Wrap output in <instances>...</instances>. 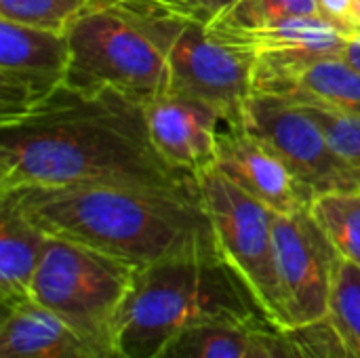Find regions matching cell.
<instances>
[{
  "instance_id": "6da1fadb",
  "label": "cell",
  "mask_w": 360,
  "mask_h": 358,
  "mask_svg": "<svg viewBox=\"0 0 360 358\" xmlns=\"http://www.w3.org/2000/svg\"><path fill=\"white\" fill-rule=\"evenodd\" d=\"M0 127V192L198 184L160 156L143 103L118 91L84 93L65 84L30 114Z\"/></svg>"
},
{
  "instance_id": "7a4b0ae2",
  "label": "cell",
  "mask_w": 360,
  "mask_h": 358,
  "mask_svg": "<svg viewBox=\"0 0 360 358\" xmlns=\"http://www.w3.org/2000/svg\"><path fill=\"white\" fill-rule=\"evenodd\" d=\"M49 236L74 241L137 270L200 253L219 243L200 184L190 188L76 186L0 192Z\"/></svg>"
},
{
  "instance_id": "3957f363",
  "label": "cell",
  "mask_w": 360,
  "mask_h": 358,
  "mask_svg": "<svg viewBox=\"0 0 360 358\" xmlns=\"http://www.w3.org/2000/svg\"><path fill=\"white\" fill-rule=\"evenodd\" d=\"M270 323L238 270L217 253L184 255L137 270L114 329L124 358H154L196 325Z\"/></svg>"
},
{
  "instance_id": "277c9868",
  "label": "cell",
  "mask_w": 360,
  "mask_h": 358,
  "mask_svg": "<svg viewBox=\"0 0 360 358\" xmlns=\"http://www.w3.org/2000/svg\"><path fill=\"white\" fill-rule=\"evenodd\" d=\"M177 19L122 4L91 2L68 27V87L118 91L141 103L167 93V44Z\"/></svg>"
},
{
  "instance_id": "5b68a950",
  "label": "cell",
  "mask_w": 360,
  "mask_h": 358,
  "mask_svg": "<svg viewBox=\"0 0 360 358\" xmlns=\"http://www.w3.org/2000/svg\"><path fill=\"white\" fill-rule=\"evenodd\" d=\"M137 268L86 245L51 236L36 279L34 304L99 346L116 350V317L131 293Z\"/></svg>"
},
{
  "instance_id": "8992f818",
  "label": "cell",
  "mask_w": 360,
  "mask_h": 358,
  "mask_svg": "<svg viewBox=\"0 0 360 358\" xmlns=\"http://www.w3.org/2000/svg\"><path fill=\"white\" fill-rule=\"evenodd\" d=\"M205 209L224 257L255 293L274 327L289 329L274 255V211L240 190L215 167L200 177Z\"/></svg>"
},
{
  "instance_id": "52a82bcc",
  "label": "cell",
  "mask_w": 360,
  "mask_h": 358,
  "mask_svg": "<svg viewBox=\"0 0 360 358\" xmlns=\"http://www.w3.org/2000/svg\"><path fill=\"white\" fill-rule=\"evenodd\" d=\"M238 118L247 131L285 160L314 196L359 188L350 167L304 106L285 97L253 93L243 103Z\"/></svg>"
},
{
  "instance_id": "ba28073f",
  "label": "cell",
  "mask_w": 360,
  "mask_h": 358,
  "mask_svg": "<svg viewBox=\"0 0 360 358\" xmlns=\"http://www.w3.org/2000/svg\"><path fill=\"white\" fill-rule=\"evenodd\" d=\"M274 255L289 327L329 319L340 253L310 209L274 213Z\"/></svg>"
},
{
  "instance_id": "9c48e42d",
  "label": "cell",
  "mask_w": 360,
  "mask_h": 358,
  "mask_svg": "<svg viewBox=\"0 0 360 358\" xmlns=\"http://www.w3.org/2000/svg\"><path fill=\"white\" fill-rule=\"evenodd\" d=\"M167 61L169 93L213 103L226 116H238L253 95V59L211 36L205 19L175 21Z\"/></svg>"
},
{
  "instance_id": "30bf717a",
  "label": "cell",
  "mask_w": 360,
  "mask_h": 358,
  "mask_svg": "<svg viewBox=\"0 0 360 358\" xmlns=\"http://www.w3.org/2000/svg\"><path fill=\"white\" fill-rule=\"evenodd\" d=\"M65 34L0 19V124L30 114L68 84Z\"/></svg>"
},
{
  "instance_id": "8fae6325",
  "label": "cell",
  "mask_w": 360,
  "mask_h": 358,
  "mask_svg": "<svg viewBox=\"0 0 360 358\" xmlns=\"http://www.w3.org/2000/svg\"><path fill=\"white\" fill-rule=\"evenodd\" d=\"M215 169L274 213L310 209L314 200L308 186L281 156L247 131L238 116L221 118Z\"/></svg>"
},
{
  "instance_id": "7c38bea8",
  "label": "cell",
  "mask_w": 360,
  "mask_h": 358,
  "mask_svg": "<svg viewBox=\"0 0 360 358\" xmlns=\"http://www.w3.org/2000/svg\"><path fill=\"white\" fill-rule=\"evenodd\" d=\"M143 110L152 141L171 167L194 177L215 167L219 124L226 116L219 108L167 91L146 101Z\"/></svg>"
},
{
  "instance_id": "4fadbf2b",
  "label": "cell",
  "mask_w": 360,
  "mask_h": 358,
  "mask_svg": "<svg viewBox=\"0 0 360 358\" xmlns=\"http://www.w3.org/2000/svg\"><path fill=\"white\" fill-rule=\"evenodd\" d=\"M253 93L360 118V70L344 55L308 63L253 61Z\"/></svg>"
},
{
  "instance_id": "5bb4252c",
  "label": "cell",
  "mask_w": 360,
  "mask_h": 358,
  "mask_svg": "<svg viewBox=\"0 0 360 358\" xmlns=\"http://www.w3.org/2000/svg\"><path fill=\"white\" fill-rule=\"evenodd\" d=\"M211 36L249 55L253 61L268 63H308L323 57H340L350 42L342 27L321 15L291 17L262 30Z\"/></svg>"
},
{
  "instance_id": "9a60e30c",
  "label": "cell",
  "mask_w": 360,
  "mask_h": 358,
  "mask_svg": "<svg viewBox=\"0 0 360 358\" xmlns=\"http://www.w3.org/2000/svg\"><path fill=\"white\" fill-rule=\"evenodd\" d=\"M0 358H124L118 350L95 344L61 319L23 304L2 310Z\"/></svg>"
},
{
  "instance_id": "2e32d148",
  "label": "cell",
  "mask_w": 360,
  "mask_h": 358,
  "mask_svg": "<svg viewBox=\"0 0 360 358\" xmlns=\"http://www.w3.org/2000/svg\"><path fill=\"white\" fill-rule=\"evenodd\" d=\"M36 226L8 198H0V302L2 310L34 304V279L49 243Z\"/></svg>"
},
{
  "instance_id": "e0dca14e",
  "label": "cell",
  "mask_w": 360,
  "mask_h": 358,
  "mask_svg": "<svg viewBox=\"0 0 360 358\" xmlns=\"http://www.w3.org/2000/svg\"><path fill=\"white\" fill-rule=\"evenodd\" d=\"M247 358H348L329 319L306 327L259 323L249 329Z\"/></svg>"
},
{
  "instance_id": "ac0fdd59",
  "label": "cell",
  "mask_w": 360,
  "mask_h": 358,
  "mask_svg": "<svg viewBox=\"0 0 360 358\" xmlns=\"http://www.w3.org/2000/svg\"><path fill=\"white\" fill-rule=\"evenodd\" d=\"M310 213L342 260L360 268V188L314 196Z\"/></svg>"
},
{
  "instance_id": "d6986e66",
  "label": "cell",
  "mask_w": 360,
  "mask_h": 358,
  "mask_svg": "<svg viewBox=\"0 0 360 358\" xmlns=\"http://www.w3.org/2000/svg\"><path fill=\"white\" fill-rule=\"evenodd\" d=\"M251 327L228 323L196 325L175 335L154 358H247Z\"/></svg>"
},
{
  "instance_id": "ffe728a7",
  "label": "cell",
  "mask_w": 360,
  "mask_h": 358,
  "mask_svg": "<svg viewBox=\"0 0 360 358\" xmlns=\"http://www.w3.org/2000/svg\"><path fill=\"white\" fill-rule=\"evenodd\" d=\"M304 15H319L316 0H234L207 21V30L211 34L249 32Z\"/></svg>"
},
{
  "instance_id": "44dd1931",
  "label": "cell",
  "mask_w": 360,
  "mask_h": 358,
  "mask_svg": "<svg viewBox=\"0 0 360 358\" xmlns=\"http://www.w3.org/2000/svg\"><path fill=\"white\" fill-rule=\"evenodd\" d=\"M329 323L348 358H360V268L342 260L331 293Z\"/></svg>"
},
{
  "instance_id": "7402d4cb",
  "label": "cell",
  "mask_w": 360,
  "mask_h": 358,
  "mask_svg": "<svg viewBox=\"0 0 360 358\" xmlns=\"http://www.w3.org/2000/svg\"><path fill=\"white\" fill-rule=\"evenodd\" d=\"M91 4V0H0V19L65 34L70 23Z\"/></svg>"
},
{
  "instance_id": "603a6c76",
  "label": "cell",
  "mask_w": 360,
  "mask_h": 358,
  "mask_svg": "<svg viewBox=\"0 0 360 358\" xmlns=\"http://www.w3.org/2000/svg\"><path fill=\"white\" fill-rule=\"evenodd\" d=\"M304 108L325 129L331 146L346 160V165L350 167L356 179V186L360 188V118L327 108H314V106H304Z\"/></svg>"
},
{
  "instance_id": "cb8c5ba5",
  "label": "cell",
  "mask_w": 360,
  "mask_h": 358,
  "mask_svg": "<svg viewBox=\"0 0 360 358\" xmlns=\"http://www.w3.org/2000/svg\"><path fill=\"white\" fill-rule=\"evenodd\" d=\"M91 2H110V4H122L146 13H158L171 17H198L209 21V17L198 8L194 0H91Z\"/></svg>"
},
{
  "instance_id": "d4e9b609",
  "label": "cell",
  "mask_w": 360,
  "mask_h": 358,
  "mask_svg": "<svg viewBox=\"0 0 360 358\" xmlns=\"http://www.w3.org/2000/svg\"><path fill=\"white\" fill-rule=\"evenodd\" d=\"M354 0H316V11L323 19L331 21L333 25L346 32Z\"/></svg>"
},
{
  "instance_id": "484cf974",
  "label": "cell",
  "mask_w": 360,
  "mask_h": 358,
  "mask_svg": "<svg viewBox=\"0 0 360 358\" xmlns=\"http://www.w3.org/2000/svg\"><path fill=\"white\" fill-rule=\"evenodd\" d=\"M198 4V8L211 19L213 15H217L219 11H224L226 6H230L234 0H194Z\"/></svg>"
},
{
  "instance_id": "4316f807",
  "label": "cell",
  "mask_w": 360,
  "mask_h": 358,
  "mask_svg": "<svg viewBox=\"0 0 360 358\" xmlns=\"http://www.w3.org/2000/svg\"><path fill=\"white\" fill-rule=\"evenodd\" d=\"M346 34L350 40H360V0H354L352 13H350V21L346 27Z\"/></svg>"
},
{
  "instance_id": "83f0119b",
  "label": "cell",
  "mask_w": 360,
  "mask_h": 358,
  "mask_svg": "<svg viewBox=\"0 0 360 358\" xmlns=\"http://www.w3.org/2000/svg\"><path fill=\"white\" fill-rule=\"evenodd\" d=\"M344 57L360 70V40H350L348 42V46L344 51Z\"/></svg>"
}]
</instances>
